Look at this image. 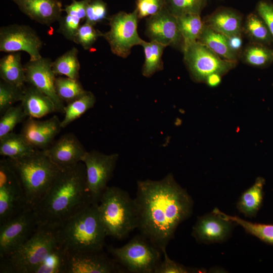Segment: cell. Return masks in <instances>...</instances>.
<instances>
[{"mask_svg": "<svg viewBox=\"0 0 273 273\" xmlns=\"http://www.w3.org/2000/svg\"><path fill=\"white\" fill-rule=\"evenodd\" d=\"M137 229L156 247L166 249L178 225L191 215L193 200L169 173L160 180L137 182Z\"/></svg>", "mask_w": 273, "mask_h": 273, "instance_id": "6da1fadb", "label": "cell"}, {"mask_svg": "<svg viewBox=\"0 0 273 273\" xmlns=\"http://www.w3.org/2000/svg\"><path fill=\"white\" fill-rule=\"evenodd\" d=\"M93 204L84 163L60 168L48 191L33 208L38 225L58 229Z\"/></svg>", "mask_w": 273, "mask_h": 273, "instance_id": "7a4b0ae2", "label": "cell"}, {"mask_svg": "<svg viewBox=\"0 0 273 273\" xmlns=\"http://www.w3.org/2000/svg\"><path fill=\"white\" fill-rule=\"evenodd\" d=\"M60 246L66 253L103 251L107 236L101 222L98 204H92L57 229Z\"/></svg>", "mask_w": 273, "mask_h": 273, "instance_id": "3957f363", "label": "cell"}, {"mask_svg": "<svg viewBox=\"0 0 273 273\" xmlns=\"http://www.w3.org/2000/svg\"><path fill=\"white\" fill-rule=\"evenodd\" d=\"M8 159L23 188L27 207L33 209L48 191L60 168L43 150H35L18 159Z\"/></svg>", "mask_w": 273, "mask_h": 273, "instance_id": "277c9868", "label": "cell"}, {"mask_svg": "<svg viewBox=\"0 0 273 273\" xmlns=\"http://www.w3.org/2000/svg\"><path fill=\"white\" fill-rule=\"evenodd\" d=\"M59 245L57 229L38 225L22 246L8 256L0 257V272L33 273Z\"/></svg>", "mask_w": 273, "mask_h": 273, "instance_id": "5b68a950", "label": "cell"}, {"mask_svg": "<svg viewBox=\"0 0 273 273\" xmlns=\"http://www.w3.org/2000/svg\"><path fill=\"white\" fill-rule=\"evenodd\" d=\"M98 211L107 236L123 239L138 228L134 199L118 187H107L98 204Z\"/></svg>", "mask_w": 273, "mask_h": 273, "instance_id": "8992f818", "label": "cell"}, {"mask_svg": "<svg viewBox=\"0 0 273 273\" xmlns=\"http://www.w3.org/2000/svg\"><path fill=\"white\" fill-rule=\"evenodd\" d=\"M114 259L132 273H154L161 261L162 252L142 235L134 237L124 246L108 247Z\"/></svg>", "mask_w": 273, "mask_h": 273, "instance_id": "52a82bcc", "label": "cell"}, {"mask_svg": "<svg viewBox=\"0 0 273 273\" xmlns=\"http://www.w3.org/2000/svg\"><path fill=\"white\" fill-rule=\"evenodd\" d=\"M184 60L193 79L205 82L210 74L222 76L236 65L237 62L223 59L205 45L196 41L183 48Z\"/></svg>", "mask_w": 273, "mask_h": 273, "instance_id": "ba28073f", "label": "cell"}, {"mask_svg": "<svg viewBox=\"0 0 273 273\" xmlns=\"http://www.w3.org/2000/svg\"><path fill=\"white\" fill-rule=\"evenodd\" d=\"M27 207L21 181L9 160H0V224L13 218Z\"/></svg>", "mask_w": 273, "mask_h": 273, "instance_id": "9c48e42d", "label": "cell"}, {"mask_svg": "<svg viewBox=\"0 0 273 273\" xmlns=\"http://www.w3.org/2000/svg\"><path fill=\"white\" fill-rule=\"evenodd\" d=\"M138 19L136 9L129 13L119 12L110 18V30L103 36L114 54L126 58L133 46L141 45L144 40L138 34Z\"/></svg>", "mask_w": 273, "mask_h": 273, "instance_id": "30bf717a", "label": "cell"}, {"mask_svg": "<svg viewBox=\"0 0 273 273\" xmlns=\"http://www.w3.org/2000/svg\"><path fill=\"white\" fill-rule=\"evenodd\" d=\"M118 155H107L96 150L86 152L82 162L93 204H98L113 173Z\"/></svg>", "mask_w": 273, "mask_h": 273, "instance_id": "8fae6325", "label": "cell"}, {"mask_svg": "<svg viewBox=\"0 0 273 273\" xmlns=\"http://www.w3.org/2000/svg\"><path fill=\"white\" fill-rule=\"evenodd\" d=\"M38 225L33 209L27 208L0 224V257L8 256L25 243Z\"/></svg>", "mask_w": 273, "mask_h": 273, "instance_id": "7c38bea8", "label": "cell"}, {"mask_svg": "<svg viewBox=\"0 0 273 273\" xmlns=\"http://www.w3.org/2000/svg\"><path fill=\"white\" fill-rule=\"evenodd\" d=\"M43 42L36 31L26 25L12 24L0 29V51L6 53L26 52L30 61L40 59Z\"/></svg>", "mask_w": 273, "mask_h": 273, "instance_id": "4fadbf2b", "label": "cell"}, {"mask_svg": "<svg viewBox=\"0 0 273 273\" xmlns=\"http://www.w3.org/2000/svg\"><path fill=\"white\" fill-rule=\"evenodd\" d=\"M52 61L41 57L35 61H29L24 66L25 81L53 102L56 112L64 113L65 105L58 96L55 86L56 74L52 69Z\"/></svg>", "mask_w": 273, "mask_h": 273, "instance_id": "5bb4252c", "label": "cell"}, {"mask_svg": "<svg viewBox=\"0 0 273 273\" xmlns=\"http://www.w3.org/2000/svg\"><path fill=\"white\" fill-rule=\"evenodd\" d=\"M121 271L118 263L103 251L66 253L64 273H115Z\"/></svg>", "mask_w": 273, "mask_h": 273, "instance_id": "9a60e30c", "label": "cell"}, {"mask_svg": "<svg viewBox=\"0 0 273 273\" xmlns=\"http://www.w3.org/2000/svg\"><path fill=\"white\" fill-rule=\"evenodd\" d=\"M235 224L236 223L212 211L198 217L192 236L200 243H221L230 237Z\"/></svg>", "mask_w": 273, "mask_h": 273, "instance_id": "2e32d148", "label": "cell"}, {"mask_svg": "<svg viewBox=\"0 0 273 273\" xmlns=\"http://www.w3.org/2000/svg\"><path fill=\"white\" fill-rule=\"evenodd\" d=\"M146 33L150 41L165 47L176 46L181 42L183 43L176 17L166 7L156 14L147 18Z\"/></svg>", "mask_w": 273, "mask_h": 273, "instance_id": "e0dca14e", "label": "cell"}, {"mask_svg": "<svg viewBox=\"0 0 273 273\" xmlns=\"http://www.w3.org/2000/svg\"><path fill=\"white\" fill-rule=\"evenodd\" d=\"M61 128V121L56 115L42 121L28 117L20 133L34 149L43 150L49 147Z\"/></svg>", "mask_w": 273, "mask_h": 273, "instance_id": "ac0fdd59", "label": "cell"}, {"mask_svg": "<svg viewBox=\"0 0 273 273\" xmlns=\"http://www.w3.org/2000/svg\"><path fill=\"white\" fill-rule=\"evenodd\" d=\"M43 151L50 160L60 168L82 162L87 152L72 133L63 135L51 146Z\"/></svg>", "mask_w": 273, "mask_h": 273, "instance_id": "d6986e66", "label": "cell"}, {"mask_svg": "<svg viewBox=\"0 0 273 273\" xmlns=\"http://www.w3.org/2000/svg\"><path fill=\"white\" fill-rule=\"evenodd\" d=\"M30 19L49 26L61 17L63 9L59 0H11Z\"/></svg>", "mask_w": 273, "mask_h": 273, "instance_id": "ffe728a7", "label": "cell"}, {"mask_svg": "<svg viewBox=\"0 0 273 273\" xmlns=\"http://www.w3.org/2000/svg\"><path fill=\"white\" fill-rule=\"evenodd\" d=\"M205 24L224 35L230 37L241 34L242 17L236 11L228 8L219 9L209 15Z\"/></svg>", "mask_w": 273, "mask_h": 273, "instance_id": "44dd1931", "label": "cell"}, {"mask_svg": "<svg viewBox=\"0 0 273 273\" xmlns=\"http://www.w3.org/2000/svg\"><path fill=\"white\" fill-rule=\"evenodd\" d=\"M21 105L27 117L39 118L56 112L52 100L33 86L25 87Z\"/></svg>", "mask_w": 273, "mask_h": 273, "instance_id": "7402d4cb", "label": "cell"}, {"mask_svg": "<svg viewBox=\"0 0 273 273\" xmlns=\"http://www.w3.org/2000/svg\"><path fill=\"white\" fill-rule=\"evenodd\" d=\"M92 0H73L63 10L66 15L59 20V31L67 39L73 41L81 21L85 19L86 9Z\"/></svg>", "mask_w": 273, "mask_h": 273, "instance_id": "603a6c76", "label": "cell"}, {"mask_svg": "<svg viewBox=\"0 0 273 273\" xmlns=\"http://www.w3.org/2000/svg\"><path fill=\"white\" fill-rule=\"evenodd\" d=\"M265 183L263 177H257L254 184L240 197L237 208L245 216L251 218L257 215L262 204Z\"/></svg>", "mask_w": 273, "mask_h": 273, "instance_id": "cb8c5ba5", "label": "cell"}, {"mask_svg": "<svg viewBox=\"0 0 273 273\" xmlns=\"http://www.w3.org/2000/svg\"><path fill=\"white\" fill-rule=\"evenodd\" d=\"M1 79L21 87H24L25 71L20 52L9 53L0 60Z\"/></svg>", "mask_w": 273, "mask_h": 273, "instance_id": "d4e9b609", "label": "cell"}, {"mask_svg": "<svg viewBox=\"0 0 273 273\" xmlns=\"http://www.w3.org/2000/svg\"><path fill=\"white\" fill-rule=\"evenodd\" d=\"M198 41L205 45L223 59L238 61V54L230 48L227 36L215 31L206 24L204 25Z\"/></svg>", "mask_w": 273, "mask_h": 273, "instance_id": "484cf974", "label": "cell"}, {"mask_svg": "<svg viewBox=\"0 0 273 273\" xmlns=\"http://www.w3.org/2000/svg\"><path fill=\"white\" fill-rule=\"evenodd\" d=\"M35 150L21 133L12 132L0 138V155L7 158L18 159L32 153Z\"/></svg>", "mask_w": 273, "mask_h": 273, "instance_id": "4316f807", "label": "cell"}, {"mask_svg": "<svg viewBox=\"0 0 273 273\" xmlns=\"http://www.w3.org/2000/svg\"><path fill=\"white\" fill-rule=\"evenodd\" d=\"M242 31L252 42L270 46L273 37L265 21L257 13H250L246 18Z\"/></svg>", "mask_w": 273, "mask_h": 273, "instance_id": "83f0119b", "label": "cell"}, {"mask_svg": "<svg viewBox=\"0 0 273 273\" xmlns=\"http://www.w3.org/2000/svg\"><path fill=\"white\" fill-rule=\"evenodd\" d=\"M176 17L183 39V49L198 41L205 23L199 14H186Z\"/></svg>", "mask_w": 273, "mask_h": 273, "instance_id": "f1b7e54d", "label": "cell"}, {"mask_svg": "<svg viewBox=\"0 0 273 273\" xmlns=\"http://www.w3.org/2000/svg\"><path fill=\"white\" fill-rule=\"evenodd\" d=\"M213 212L220 215L224 218L240 225L246 233L256 237L265 243L273 245V224L253 223L244 220L237 216H231L220 211L215 208Z\"/></svg>", "mask_w": 273, "mask_h": 273, "instance_id": "f546056e", "label": "cell"}, {"mask_svg": "<svg viewBox=\"0 0 273 273\" xmlns=\"http://www.w3.org/2000/svg\"><path fill=\"white\" fill-rule=\"evenodd\" d=\"M242 56L247 64L264 68L273 62V49L268 46L251 42L245 48Z\"/></svg>", "mask_w": 273, "mask_h": 273, "instance_id": "4dcf8cb0", "label": "cell"}, {"mask_svg": "<svg viewBox=\"0 0 273 273\" xmlns=\"http://www.w3.org/2000/svg\"><path fill=\"white\" fill-rule=\"evenodd\" d=\"M141 46L144 49L145 57L142 73L144 76L149 77L163 69L162 56L166 47L155 41L145 40Z\"/></svg>", "mask_w": 273, "mask_h": 273, "instance_id": "1f68e13d", "label": "cell"}, {"mask_svg": "<svg viewBox=\"0 0 273 273\" xmlns=\"http://www.w3.org/2000/svg\"><path fill=\"white\" fill-rule=\"evenodd\" d=\"M78 53L77 48L73 47L52 62V69L54 73L78 79L80 66Z\"/></svg>", "mask_w": 273, "mask_h": 273, "instance_id": "d6a6232c", "label": "cell"}, {"mask_svg": "<svg viewBox=\"0 0 273 273\" xmlns=\"http://www.w3.org/2000/svg\"><path fill=\"white\" fill-rule=\"evenodd\" d=\"M96 101V97L93 93L86 90L81 96L67 104L65 107L64 117L61 121L62 128L66 127L87 110L92 108Z\"/></svg>", "mask_w": 273, "mask_h": 273, "instance_id": "836d02e7", "label": "cell"}, {"mask_svg": "<svg viewBox=\"0 0 273 273\" xmlns=\"http://www.w3.org/2000/svg\"><path fill=\"white\" fill-rule=\"evenodd\" d=\"M55 86L59 97L67 104L77 99L86 92L78 79L67 77H56Z\"/></svg>", "mask_w": 273, "mask_h": 273, "instance_id": "e575fe53", "label": "cell"}, {"mask_svg": "<svg viewBox=\"0 0 273 273\" xmlns=\"http://www.w3.org/2000/svg\"><path fill=\"white\" fill-rule=\"evenodd\" d=\"M207 0H165V7L174 16L186 14H199Z\"/></svg>", "mask_w": 273, "mask_h": 273, "instance_id": "d590c367", "label": "cell"}, {"mask_svg": "<svg viewBox=\"0 0 273 273\" xmlns=\"http://www.w3.org/2000/svg\"><path fill=\"white\" fill-rule=\"evenodd\" d=\"M66 253L60 245L37 266L33 273H64Z\"/></svg>", "mask_w": 273, "mask_h": 273, "instance_id": "8d00e7d4", "label": "cell"}, {"mask_svg": "<svg viewBox=\"0 0 273 273\" xmlns=\"http://www.w3.org/2000/svg\"><path fill=\"white\" fill-rule=\"evenodd\" d=\"M25 87H21L8 83L2 79L0 81V113L3 114L8 109L23 97Z\"/></svg>", "mask_w": 273, "mask_h": 273, "instance_id": "74e56055", "label": "cell"}, {"mask_svg": "<svg viewBox=\"0 0 273 273\" xmlns=\"http://www.w3.org/2000/svg\"><path fill=\"white\" fill-rule=\"evenodd\" d=\"M27 117L21 105L12 106L3 114L0 119V138L13 132L19 123Z\"/></svg>", "mask_w": 273, "mask_h": 273, "instance_id": "f35d334b", "label": "cell"}, {"mask_svg": "<svg viewBox=\"0 0 273 273\" xmlns=\"http://www.w3.org/2000/svg\"><path fill=\"white\" fill-rule=\"evenodd\" d=\"M103 34L94 25L85 22L80 25L73 41L87 50L92 47L99 37L103 36Z\"/></svg>", "mask_w": 273, "mask_h": 273, "instance_id": "ab89813d", "label": "cell"}, {"mask_svg": "<svg viewBox=\"0 0 273 273\" xmlns=\"http://www.w3.org/2000/svg\"><path fill=\"white\" fill-rule=\"evenodd\" d=\"M164 259L161 260L154 273H189L204 272L197 268L186 267L171 259L168 256L166 249L162 250Z\"/></svg>", "mask_w": 273, "mask_h": 273, "instance_id": "60d3db41", "label": "cell"}, {"mask_svg": "<svg viewBox=\"0 0 273 273\" xmlns=\"http://www.w3.org/2000/svg\"><path fill=\"white\" fill-rule=\"evenodd\" d=\"M107 4L103 0H92L86 9L85 22L95 26L107 16Z\"/></svg>", "mask_w": 273, "mask_h": 273, "instance_id": "b9f144b4", "label": "cell"}, {"mask_svg": "<svg viewBox=\"0 0 273 273\" xmlns=\"http://www.w3.org/2000/svg\"><path fill=\"white\" fill-rule=\"evenodd\" d=\"M138 18L142 19L154 15L165 7V0H136Z\"/></svg>", "mask_w": 273, "mask_h": 273, "instance_id": "7bdbcfd3", "label": "cell"}, {"mask_svg": "<svg viewBox=\"0 0 273 273\" xmlns=\"http://www.w3.org/2000/svg\"><path fill=\"white\" fill-rule=\"evenodd\" d=\"M256 11L267 24L273 37V3L266 0L259 1L256 6Z\"/></svg>", "mask_w": 273, "mask_h": 273, "instance_id": "ee69618b", "label": "cell"}, {"mask_svg": "<svg viewBox=\"0 0 273 273\" xmlns=\"http://www.w3.org/2000/svg\"><path fill=\"white\" fill-rule=\"evenodd\" d=\"M228 37V44L231 49L238 54L242 46L241 34L233 35Z\"/></svg>", "mask_w": 273, "mask_h": 273, "instance_id": "f6af8a7d", "label": "cell"}, {"mask_svg": "<svg viewBox=\"0 0 273 273\" xmlns=\"http://www.w3.org/2000/svg\"><path fill=\"white\" fill-rule=\"evenodd\" d=\"M221 81V75L217 73H213L209 75L205 82L210 87H215L220 83Z\"/></svg>", "mask_w": 273, "mask_h": 273, "instance_id": "bcb514c9", "label": "cell"}]
</instances>
